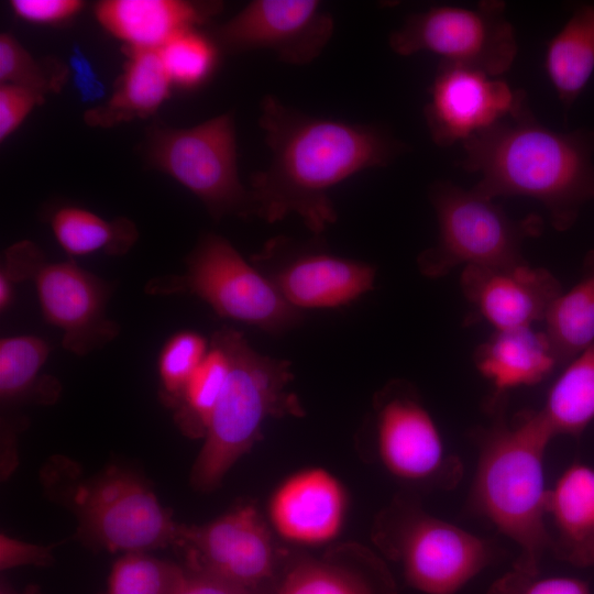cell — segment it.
<instances>
[{
	"label": "cell",
	"mask_w": 594,
	"mask_h": 594,
	"mask_svg": "<svg viewBox=\"0 0 594 594\" xmlns=\"http://www.w3.org/2000/svg\"><path fill=\"white\" fill-rule=\"evenodd\" d=\"M258 123L271 161L252 176L253 216L273 223L296 215L315 234L337 221L331 188L406 150L384 128L312 117L272 95L261 101Z\"/></svg>",
	"instance_id": "1"
},
{
	"label": "cell",
	"mask_w": 594,
	"mask_h": 594,
	"mask_svg": "<svg viewBox=\"0 0 594 594\" xmlns=\"http://www.w3.org/2000/svg\"><path fill=\"white\" fill-rule=\"evenodd\" d=\"M459 165L481 176L473 187L488 199L540 201L558 231H566L594 199V129L559 133L541 125L525 103L462 142Z\"/></svg>",
	"instance_id": "2"
},
{
	"label": "cell",
	"mask_w": 594,
	"mask_h": 594,
	"mask_svg": "<svg viewBox=\"0 0 594 594\" xmlns=\"http://www.w3.org/2000/svg\"><path fill=\"white\" fill-rule=\"evenodd\" d=\"M501 402L494 403L498 413L492 425L476 436L479 458L469 506L518 547L513 569L539 574L551 546L544 455L554 437L538 411L519 413L507 421Z\"/></svg>",
	"instance_id": "3"
},
{
	"label": "cell",
	"mask_w": 594,
	"mask_h": 594,
	"mask_svg": "<svg viewBox=\"0 0 594 594\" xmlns=\"http://www.w3.org/2000/svg\"><path fill=\"white\" fill-rule=\"evenodd\" d=\"M211 337L227 351L229 372L190 472L191 485L201 492L221 483L260 438L267 418L304 413L297 397L287 391L294 378L287 360L257 352L240 331L229 326Z\"/></svg>",
	"instance_id": "4"
},
{
	"label": "cell",
	"mask_w": 594,
	"mask_h": 594,
	"mask_svg": "<svg viewBox=\"0 0 594 594\" xmlns=\"http://www.w3.org/2000/svg\"><path fill=\"white\" fill-rule=\"evenodd\" d=\"M429 199L438 220V240L417 258L420 273L429 278L442 277L462 264L491 266L522 261L524 241L542 230L539 216L512 219L473 188L437 182L429 189Z\"/></svg>",
	"instance_id": "5"
},
{
	"label": "cell",
	"mask_w": 594,
	"mask_h": 594,
	"mask_svg": "<svg viewBox=\"0 0 594 594\" xmlns=\"http://www.w3.org/2000/svg\"><path fill=\"white\" fill-rule=\"evenodd\" d=\"M185 262V274L153 279L147 292L195 295L218 316L270 333L287 331L302 319L301 311L286 301L268 276L221 235H204Z\"/></svg>",
	"instance_id": "6"
},
{
	"label": "cell",
	"mask_w": 594,
	"mask_h": 594,
	"mask_svg": "<svg viewBox=\"0 0 594 594\" xmlns=\"http://www.w3.org/2000/svg\"><path fill=\"white\" fill-rule=\"evenodd\" d=\"M1 277L34 283L45 321L63 330V348L74 354L100 349L119 333L106 317L110 285L73 261L47 262L33 242L21 241L6 251Z\"/></svg>",
	"instance_id": "7"
},
{
	"label": "cell",
	"mask_w": 594,
	"mask_h": 594,
	"mask_svg": "<svg viewBox=\"0 0 594 594\" xmlns=\"http://www.w3.org/2000/svg\"><path fill=\"white\" fill-rule=\"evenodd\" d=\"M148 158L197 196L216 220L231 215L253 216L251 190L239 178L231 113L187 129H155Z\"/></svg>",
	"instance_id": "8"
},
{
	"label": "cell",
	"mask_w": 594,
	"mask_h": 594,
	"mask_svg": "<svg viewBox=\"0 0 594 594\" xmlns=\"http://www.w3.org/2000/svg\"><path fill=\"white\" fill-rule=\"evenodd\" d=\"M505 8L499 0L480 1L473 9L435 6L410 14L391 33L389 46L402 56L431 52L497 77L510 68L518 51Z\"/></svg>",
	"instance_id": "9"
},
{
	"label": "cell",
	"mask_w": 594,
	"mask_h": 594,
	"mask_svg": "<svg viewBox=\"0 0 594 594\" xmlns=\"http://www.w3.org/2000/svg\"><path fill=\"white\" fill-rule=\"evenodd\" d=\"M82 531L110 551L142 552L176 543L179 525L135 475L109 469L73 497Z\"/></svg>",
	"instance_id": "10"
},
{
	"label": "cell",
	"mask_w": 594,
	"mask_h": 594,
	"mask_svg": "<svg viewBox=\"0 0 594 594\" xmlns=\"http://www.w3.org/2000/svg\"><path fill=\"white\" fill-rule=\"evenodd\" d=\"M387 539L407 583L425 594H455L494 557L485 539L414 509L398 515Z\"/></svg>",
	"instance_id": "11"
},
{
	"label": "cell",
	"mask_w": 594,
	"mask_h": 594,
	"mask_svg": "<svg viewBox=\"0 0 594 594\" xmlns=\"http://www.w3.org/2000/svg\"><path fill=\"white\" fill-rule=\"evenodd\" d=\"M375 410L377 451L392 475L444 490L458 485L462 463L447 451L436 421L409 385L388 384L378 394Z\"/></svg>",
	"instance_id": "12"
},
{
	"label": "cell",
	"mask_w": 594,
	"mask_h": 594,
	"mask_svg": "<svg viewBox=\"0 0 594 594\" xmlns=\"http://www.w3.org/2000/svg\"><path fill=\"white\" fill-rule=\"evenodd\" d=\"M333 30V18L319 1L254 0L217 26L213 40L230 53L265 50L305 66L322 53Z\"/></svg>",
	"instance_id": "13"
},
{
	"label": "cell",
	"mask_w": 594,
	"mask_h": 594,
	"mask_svg": "<svg viewBox=\"0 0 594 594\" xmlns=\"http://www.w3.org/2000/svg\"><path fill=\"white\" fill-rule=\"evenodd\" d=\"M176 544L190 571L244 587H260L275 572V550L266 522L253 506L239 507L206 525H179Z\"/></svg>",
	"instance_id": "14"
},
{
	"label": "cell",
	"mask_w": 594,
	"mask_h": 594,
	"mask_svg": "<svg viewBox=\"0 0 594 594\" xmlns=\"http://www.w3.org/2000/svg\"><path fill=\"white\" fill-rule=\"evenodd\" d=\"M524 91L459 63L441 61L424 108L432 141L439 146L461 143L519 110Z\"/></svg>",
	"instance_id": "15"
},
{
	"label": "cell",
	"mask_w": 594,
	"mask_h": 594,
	"mask_svg": "<svg viewBox=\"0 0 594 594\" xmlns=\"http://www.w3.org/2000/svg\"><path fill=\"white\" fill-rule=\"evenodd\" d=\"M460 284L473 312L495 330L531 327L543 320L550 304L563 292L552 273L525 260L465 266Z\"/></svg>",
	"instance_id": "16"
},
{
	"label": "cell",
	"mask_w": 594,
	"mask_h": 594,
	"mask_svg": "<svg viewBox=\"0 0 594 594\" xmlns=\"http://www.w3.org/2000/svg\"><path fill=\"white\" fill-rule=\"evenodd\" d=\"M346 495L328 471L311 468L287 477L268 503V517L285 540L302 546L323 544L343 526Z\"/></svg>",
	"instance_id": "17"
},
{
	"label": "cell",
	"mask_w": 594,
	"mask_h": 594,
	"mask_svg": "<svg viewBox=\"0 0 594 594\" xmlns=\"http://www.w3.org/2000/svg\"><path fill=\"white\" fill-rule=\"evenodd\" d=\"M267 276L301 311L351 304L374 288L376 270L362 261L316 252L292 257Z\"/></svg>",
	"instance_id": "18"
},
{
	"label": "cell",
	"mask_w": 594,
	"mask_h": 594,
	"mask_svg": "<svg viewBox=\"0 0 594 594\" xmlns=\"http://www.w3.org/2000/svg\"><path fill=\"white\" fill-rule=\"evenodd\" d=\"M217 7L182 0H106L97 4L96 15L129 50H160L176 34L207 21Z\"/></svg>",
	"instance_id": "19"
},
{
	"label": "cell",
	"mask_w": 594,
	"mask_h": 594,
	"mask_svg": "<svg viewBox=\"0 0 594 594\" xmlns=\"http://www.w3.org/2000/svg\"><path fill=\"white\" fill-rule=\"evenodd\" d=\"M547 518L553 526L550 549L578 568L594 566V468L570 464L549 488Z\"/></svg>",
	"instance_id": "20"
},
{
	"label": "cell",
	"mask_w": 594,
	"mask_h": 594,
	"mask_svg": "<svg viewBox=\"0 0 594 594\" xmlns=\"http://www.w3.org/2000/svg\"><path fill=\"white\" fill-rule=\"evenodd\" d=\"M474 363L494 388L493 403L513 388L541 383L558 366L547 336L531 327L495 330L476 348Z\"/></svg>",
	"instance_id": "21"
},
{
	"label": "cell",
	"mask_w": 594,
	"mask_h": 594,
	"mask_svg": "<svg viewBox=\"0 0 594 594\" xmlns=\"http://www.w3.org/2000/svg\"><path fill=\"white\" fill-rule=\"evenodd\" d=\"M128 62L110 99L88 111L92 127L109 128L153 114L168 98L170 79L158 50H128Z\"/></svg>",
	"instance_id": "22"
},
{
	"label": "cell",
	"mask_w": 594,
	"mask_h": 594,
	"mask_svg": "<svg viewBox=\"0 0 594 594\" xmlns=\"http://www.w3.org/2000/svg\"><path fill=\"white\" fill-rule=\"evenodd\" d=\"M544 67L568 111L594 70V2L571 7L569 20L548 43Z\"/></svg>",
	"instance_id": "23"
},
{
	"label": "cell",
	"mask_w": 594,
	"mask_h": 594,
	"mask_svg": "<svg viewBox=\"0 0 594 594\" xmlns=\"http://www.w3.org/2000/svg\"><path fill=\"white\" fill-rule=\"evenodd\" d=\"M543 321L558 366L594 342V250L586 253L578 283L550 304Z\"/></svg>",
	"instance_id": "24"
},
{
	"label": "cell",
	"mask_w": 594,
	"mask_h": 594,
	"mask_svg": "<svg viewBox=\"0 0 594 594\" xmlns=\"http://www.w3.org/2000/svg\"><path fill=\"white\" fill-rule=\"evenodd\" d=\"M553 437H580L594 420V342L570 361L538 410Z\"/></svg>",
	"instance_id": "25"
},
{
	"label": "cell",
	"mask_w": 594,
	"mask_h": 594,
	"mask_svg": "<svg viewBox=\"0 0 594 594\" xmlns=\"http://www.w3.org/2000/svg\"><path fill=\"white\" fill-rule=\"evenodd\" d=\"M54 237L63 250L72 256L96 252L122 255L138 239L135 224L127 218L108 221L79 207L57 209L51 218Z\"/></svg>",
	"instance_id": "26"
},
{
	"label": "cell",
	"mask_w": 594,
	"mask_h": 594,
	"mask_svg": "<svg viewBox=\"0 0 594 594\" xmlns=\"http://www.w3.org/2000/svg\"><path fill=\"white\" fill-rule=\"evenodd\" d=\"M228 372L227 351L211 337L207 354L189 377L176 406V422L187 436L205 438Z\"/></svg>",
	"instance_id": "27"
},
{
	"label": "cell",
	"mask_w": 594,
	"mask_h": 594,
	"mask_svg": "<svg viewBox=\"0 0 594 594\" xmlns=\"http://www.w3.org/2000/svg\"><path fill=\"white\" fill-rule=\"evenodd\" d=\"M52 348L32 334L0 340V397L10 402L24 396L34 386Z\"/></svg>",
	"instance_id": "28"
},
{
	"label": "cell",
	"mask_w": 594,
	"mask_h": 594,
	"mask_svg": "<svg viewBox=\"0 0 594 594\" xmlns=\"http://www.w3.org/2000/svg\"><path fill=\"white\" fill-rule=\"evenodd\" d=\"M186 573L174 563L128 552L112 566L108 594H174Z\"/></svg>",
	"instance_id": "29"
},
{
	"label": "cell",
	"mask_w": 594,
	"mask_h": 594,
	"mask_svg": "<svg viewBox=\"0 0 594 594\" xmlns=\"http://www.w3.org/2000/svg\"><path fill=\"white\" fill-rule=\"evenodd\" d=\"M277 594H375L363 576L330 561L301 560L292 565Z\"/></svg>",
	"instance_id": "30"
},
{
	"label": "cell",
	"mask_w": 594,
	"mask_h": 594,
	"mask_svg": "<svg viewBox=\"0 0 594 594\" xmlns=\"http://www.w3.org/2000/svg\"><path fill=\"white\" fill-rule=\"evenodd\" d=\"M158 53L172 84L187 88L205 81L217 61V45L194 29L176 34Z\"/></svg>",
	"instance_id": "31"
},
{
	"label": "cell",
	"mask_w": 594,
	"mask_h": 594,
	"mask_svg": "<svg viewBox=\"0 0 594 594\" xmlns=\"http://www.w3.org/2000/svg\"><path fill=\"white\" fill-rule=\"evenodd\" d=\"M210 340L193 330L174 333L162 346L157 370L164 400L176 408L193 372L202 361Z\"/></svg>",
	"instance_id": "32"
},
{
	"label": "cell",
	"mask_w": 594,
	"mask_h": 594,
	"mask_svg": "<svg viewBox=\"0 0 594 594\" xmlns=\"http://www.w3.org/2000/svg\"><path fill=\"white\" fill-rule=\"evenodd\" d=\"M64 72L48 69L36 61L13 36H0V82L30 89L42 97L57 91Z\"/></svg>",
	"instance_id": "33"
},
{
	"label": "cell",
	"mask_w": 594,
	"mask_h": 594,
	"mask_svg": "<svg viewBox=\"0 0 594 594\" xmlns=\"http://www.w3.org/2000/svg\"><path fill=\"white\" fill-rule=\"evenodd\" d=\"M486 594H591L585 582L569 576L540 578L513 569L498 578Z\"/></svg>",
	"instance_id": "34"
},
{
	"label": "cell",
	"mask_w": 594,
	"mask_h": 594,
	"mask_svg": "<svg viewBox=\"0 0 594 594\" xmlns=\"http://www.w3.org/2000/svg\"><path fill=\"white\" fill-rule=\"evenodd\" d=\"M44 97L21 86H0V140L4 141Z\"/></svg>",
	"instance_id": "35"
},
{
	"label": "cell",
	"mask_w": 594,
	"mask_h": 594,
	"mask_svg": "<svg viewBox=\"0 0 594 594\" xmlns=\"http://www.w3.org/2000/svg\"><path fill=\"white\" fill-rule=\"evenodd\" d=\"M11 7L25 21L51 24L73 18L84 3L79 0H13Z\"/></svg>",
	"instance_id": "36"
},
{
	"label": "cell",
	"mask_w": 594,
	"mask_h": 594,
	"mask_svg": "<svg viewBox=\"0 0 594 594\" xmlns=\"http://www.w3.org/2000/svg\"><path fill=\"white\" fill-rule=\"evenodd\" d=\"M54 547L29 543L1 534L0 569L4 571L20 565H50L53 562Z\"/></svg>",
	"instance_id": "37"
},
{
	"label": "cell",
	"mask_w": 594,
	"mask_h": 594,
	"mask_svg": "<svg viewBox=\"0 0 594 594\" xmlns=\"http://www.w3.org/2000/svg\"><path fill=\"white\" fill-rule=\"evenodd\" d=\"M70 69L76 89L85 101H96L105 94V86L88 58L78 48L73 50Z\"/></svg>",
	"instance_id": "38"
},
{
	"label": "cell",
	"mask_w": 594,
	"mask_h": 594,
	"mask_svg": "<svg viewBox=\"0 0 594 594\" xmlns=\"http://www.w3.org/2000/svg\"><path fill=\"white\" fill-rule=\"evenodd\" d=\"M249 588L197 572H187L174 594H244Z\"/></svg>",
	"instance_id": "39"
},
{
	"label": "cell",
	"mask_w": 594,
	"mask_h": 594,
	"mask_svg": "<svg viewBox=\"0 0 594 594\" xmlns=\"http://www.w3.org/2000/svg\"><path fill=\"white\" fill-rule=\"evenodd\" d=\"M0 594H42V592L37 585L33 584L26 586L22 592H18L2 581L0 586Z\"/></svg>",
	"instance_id": "40"
},
{
	"label": "cell",
	"mask_w": 594,
	"mask_h": 594,
	"mask_svg": "<svg viewBox=\"0 0 594 594\" xmlns=\"http://www.w3.org/2000/svg\"><path fill=\"white\" fill-rule=\"evenodd\" d=\"M244 594H265L262 590V586L260 587H252L249 588Z\"/></svg>",
	"instance_id": "41"
}]
</instances>
